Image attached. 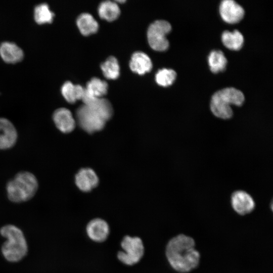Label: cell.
<instances>
[{
	"label": "cell",
	"mask_w": 273,
	"mask_h": 273,
	"mask_svg": "<svg viewBox=\"0 0 273 273\" xmlns=\"http://www.w3.org/2000/svg\"><path fill=\"white\" fill-rule=\"evenodd\" d=\"M16 129L11 121L0 118V150H6L13 147L17 142Z\"/></svg>",
	"instance_id": "10"
},
{
	"label": "cell",
	"mask_w": 273,
	"mask_h": 273,
	"mask_svg": "<svg viewBox=\"0 0 273 273\" xmlns=\"http://www.w3.org/2000/svg\"><path fill=\"white\" fill-rule=\"evenodd\" d=\"M0 56L6 62L15 63L23 59L24 52L16 43L4 41L0 44Z\"/></svg>",
	"instance_id": "14"
},
{
	"label": "cell",
	"mask_w": 273,
	"mask_h": 273,
	"mask_svg": "<svg viewBox=\"0 0 273 273\" xmlns=\"http://www.w3.org/2000/svg\"><path fill=\"white\" fill-rule=\"evenodd\" d=\"M176 73L171 69L163 68L159 70L156 74V82L161 86H168L171 85L175 80Z\"/></svg>",
	"instance_id": "24"
},
{
	"label": "cell",
	"mask_w": 273,
	"mask_h": 273,
	"mask_svg": "<svg viewBox=\"0 0 273 273\" xmlns=\"http://www.w3.org/2000/svg\"><path fill=\"white\" fill-rule=\"evenodd\" d=\"M232 206L238 214L244 215L251 212L255 207L253 198L244 191L234 192L231 198Z\"/></svg>",
	"instance_id": "8"
},
{
	"label": "cell",
	"mask_w": 273,
	"mask_h": 273,
	"mask_svg": "<svg viewBox=\"0 0 273 273\" xmlns=\"http://www.w3.org/2000/svg\"><path fill=\"white\" fill-rule=\"evenodd\" d=\"M86 233L89 238L97 242L104 241L109 233L107 222L101 218H95L86 226Z\"/></svg>",
	"instance_id": "12"
},
{
	"label": "cell",
	"mask_w": 273,
	"mask_h": 273,
	"mask_svg": "<svg viewBox=\"0 0 273 273\" xmlns=\"http://www.w3.org/2000/svg\"><path fill=\"white\" fill-rule=\"evenodd\" d=\"M219 12L222 19L230 24H235L240 21L245 13L243 8L232 0L222 1L219 7Z\"/></svg>",
	"instance_id": "9"
},
{
	"label": "cell",
	"mask_w": 273,
	"mask_h": 273,
	"mask_svg": "<svg viewBox=\"0 0 273 273\" xmlns=\"http://www.w3.org/2000/svg\"><path fill=\"white\" fill-rule=\"evenodd\" d=\"M208 64L211 71L215 73L225 70L227 60L221 51H212L208 58Z\"/></svg>",
	"instance_id": "22"
},
{
	"label": "cell",
	"mask_w": 273,
	"mask_h": 273,
	"mask_svg": "<svg viewBox=\"0 0 273 273\" xmlns=\"http://www.w3.org/2000/svg\"><path fill=\"white\" fill-rule=\"evenodd\" d=\"M33 14L35 21L39 24L51 23L55 16L54 13L46 3L36 5L34 8Z\"/></svg>",
	"instance_id": "21"
},
{
	"label": "cell",
	"mask_w": 273,
	"mask_h": 273,
	"mask_svg": "<svg viewBox=\"0 0 273 273\" xmlns=\"http://www.w3.org/2000/svg\"><path fill=\"white\" fill-rule=\"evenodd\" d=\"M76 24L80 32L84 35L95 33L99 27L97 21L87 13L79 15L77 18Z\"/></svg>",
	"instance_id": "18"
},
{
	"label": "cell",
	"mask_w": 273,
	"mask_h": 273,
	"mask_svg": "<svg viewBox=\"0 0 273 273\" xmlns=\"http://www.w3.org/2000/svg\"><path fill=\"white\" fill-rule=\"evenodd\" d=\"M171 29L170 24L163 20H158L151 24L147 31V37L150 47L157 51H164L169 47L166 37Z\"/></svg>",
	"instance_id": "7"
},
{
	"label": "cell",
	"mask_w": 273,
	"mask_h": 273,
	"mask_svg": "<svg viewBox=\"0 0 273 273\" xmlns=\"http://www.w3.org/2000/svg\"><path fill=\"white\" fill-rule=\"evenodd\" d=\"M124 251H119L118 259L123 263L132 265L138 263L144 253V247L142 240L137 237L125 236L121 242Z\"/></svg>",
	"instance_id": "6"
},
{
	"label": "cell",
	"mask_w": 273,
	"mask_h": 273,
	"mask_svg": "<svg viewBox=\"0 0 273 273\" xmlns=\"http://www.w3.org/2000/svg\"><path fill=\"white\" fill-rule=\"evenodd\" d=\"M53 121L58 129L69 133L75 128V121L71 111L66 108L57 109L53 114Z\"/></svg>",
	"instance_id": "11"
},
{
	"label": "cell",
	"mask_w": 273,
	"mask_h": 273,
	"mask_svg": "<svg viewBox=\"0 0 273 273\" xmlns=\"http://www.w3.org/2000/svg\"><path fill=\"white\" fill-rule=\"evenodd\" d=\"M108 84L97 77L92 78L87 82L81 99L83 103L97 98H102L107 93Z\"/></svg>",
	"instance_id": "13"
},
{
	"label": "cell",
	"mask_w": 273,
	"mask_h": 273,
	"mask_svg": "<svg viewBox=\"0 0 273 273\" xmlns=\"http://www.w3.org/2000/svg\"><path fill=\"white\" fill-rule=\"evenodd\" d=\"M38 187L34 175L28 171L20 172L7 185L8 198L14 203L27 201L35 195Z\"/></svg>",
	"instance_id": "4"
},
{
	"label": "cell",
	"mask_w": 273,
	"mask_h": 273,
	"mask_svg": "<svg viewBox=\"0 0 273 273\" xmlns=\"http://www.w3.org/2000/svg\"><path fill=\"white\" fill-rule=\"evenodd\" d=\"M98 182L96 173L90 168L81 169L75 176L77 186L83 192L90 191L97 186Z\"/></svg>",
	"instance_id": "15"
},
{
	"label": "cell",
	"mask_w": 273,
	"mask_h": 273,
	"mask_svg": "<svg viewBox=\"0 0 273 273\" xmlns=\"http://www.w3.org/2000/svg\"><path fill=\"white\" fill-rule=\"evenodd\" d=\"M104 76L108 79H114L119 75V66L117 59L110 56L101 65Z\"/></svg>",
	"instance_id": "23"
},
{
	"label": "cell",
	"mask_w": 273,
	"mask_h": 273,
	"mask_svg": "<svg viewBox=\"0 0 273 273\" xmlns=\"http://www.w3.org/2000/svg\"><path fill=\"white\" fill-rule=\"evenodd\" d=\"M129 67L132 71L139 74H144L151 70L152 63L146 54L138 51L132 55L129 62Z\"/></svg>",
	"instance_id": "16"
},
{
	"label": "cell",
	"mask_w": 273,
	"mask_h": 273,
	"mask_svg": "<svg viewBox=\"0 0 273 273\" xmlns=\"http://www.w3.org/2000/svg\"><path fill=\"white\" fill-rule=\"evenodd\" d=\"M195 242L191 237L179 234L172 238L166 247V256L172 267L182 273L195 268L200 259L199 252L195 248Z\"/></svg>",
	"instance_id": "1"
},
{
	"label": "cell",
	"mask_w": 273,
	"mask_h": 273,
	"mask_svg": "<svg viewBox=\"0 0 273 273\" xmlns=\"http://www.w3.org/2000/svg\"><path fill=\"white\" fill-rule=\"evenodd\" d=\"M61 92L67 102L73 103L77 100L82 99L84 88L79 84H74L70 81H66L62 84Z\"/></svg>",
	"instance_id": "17"
},
{
	"label": "cell",
	"mask_w": 273,
	"mask_h": 273,
	"mask_svg": "<svg viewBox=\"0 0 273 273\" xmlns=\"http://www.w3.org/2000/svg\"><path fill=\"white\" fill-rule=\"evenodd\" d=\"M98 13L101 18L108 21H113L118 17L120 9L115 2L105 1L100 4Z\"/></svg>",
	"instance_id": "20"
},
{
	"label": "cell",
	"mask_w": 273,
	"mask_h": 273,
	"mask_svg": "<svg viewBox=\"0 0 273 273\" xmlns=\"http://www.w3.org/2000/svg\"><path fill=\"white\" fill-rule=\"evenodd\" d=\"M221 40L225 47L235 51L241 49L244 43L243 36L237 30L233 32L224 31L221 35Z\"/></svg>",
	"instance_id": "19"
},
{
	"label": "cell",
	"mask_w": 273,
	"mask_h": 273,
	"mask_svg": "<svg viewBox=\"0 0 273 273\" xmlns=\"http://www.w3.org/2000/svg\"><path fill=\"white\" fill-rule=\"evenodd\" d=\"M112 114L110 103L105 99L97 98L79 107L76 117L79 126L86 132L93 133L102 129Z\"/></svg>",
	"instance_id": "2"
},
{
	"label": "cell",
	"mask_w": 273,
	"mask_h": 273,
	"mask_svg": "<svg viewBox=\"0 0 273 273\" xmlns=\"http://www.w3.org/2000/svg\"><path fill=\"white\" fill-rule=\"evenodd\" d=\"M244 100V96L240 90L234 87L225 88L213 95L210 104V110L216 117L228 119L233 114L231 105L241 106Z\"/></svg>",
	"instance_id": "5"
},
{
	"label": "cell",
	"mask_w": 273,
	"mask_h": 273,
	"mask_svg": "<svg viewBox=\"0 0 273 273\" xmlns=\"http://www.w3.org/2000/svg\"><path fill=\"white\" fill-rule=\"evenodd\" d=\"M0 236L5 239L1 247L3 258L9 263L22 261L28 254V243L23 231L13 223H7L0 228Z\"/></svg>",
	"instance_id": "3"
}]
</instances>
